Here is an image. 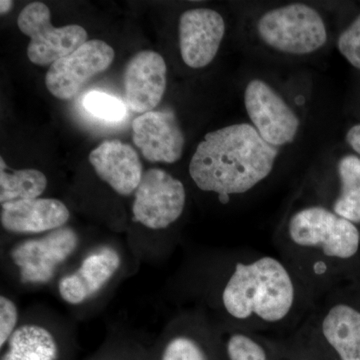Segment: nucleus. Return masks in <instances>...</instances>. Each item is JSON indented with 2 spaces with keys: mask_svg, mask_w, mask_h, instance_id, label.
Instances as JSON below:
<instances>
[{
  "mask_svg": "<svg viewBox=\"0 0 360 360\" xmlns=\"http://www.w3.org/2000/svg\"><path fill=\"white\" fill-rule=\"evenodd\" d=\"M179 32L180 54L184 63L191 68H202L210 65L219 52L225 22L212 9H191L180 16Z\"/></svg>",
  "mask_w": 360,
  "mask_h": 360,
  "instance_id": "9d476101",
  "label": "nucleus"
},
{
  "mask_svg": "<svg viewBox=\"0 0 360 360\" xmlns=\"http://www.w3.org/2000/svg\"><path fill=\"white\" fill-rule=\"evenodd\" d=\"M70 213L63 201L34 198L1 205L0 220L6 231L18 234H39L65 227Z\"/></svg>",
  "mask_w": 360,
  "mask_h": 360,
  "instance_id": "4468645a",
  "label": "nucleus"
},
{
  "mask_svg": "<svg viewBox=\"0 0 360 360\" xmlns=\"http://www.w3.org/2000/svg\"><path fill=\"white\" fill-rule=\"evenodd\" d=\"M115 56L110 44L89 40L70 56L52 63L45 77L47 89L56 98L70 101L89 80L110 68Z\"/></svg>",
  "mask_w": 360,
  "mask_h": 360,
  "instance_id": "1a4fd4ad",
  "label": "nucleus"
},
{
  "mask_svg": "<svg viewBox=\"0 0 360 360\" xmlns=\"http://www.w3.org/2000/svg\"><path fill=\"white\" fill-rule=\"evenodd\" d=\"M20 32L30 37L28 59L45 66L70 56L87 42V32L79 25L54 27L51 11L42 2H32L21 11L18 20Z\"/></svg>",
  "mask_w": 360,
  "mask_h": 360,
  "instance_id": "39448f33",
  "label": "nucleus"
},
{
  "mask_svg": "<svg viewBox=\"0 0 360 360\" xmlns=\"http://www.w3.org/2000/svg\"><path fill=\"white\" fill-rule=\"evenodd\" d=\"M120 265L122 257L115 248H96L84 257L75 272L59 281V295L68 304H82L115 276Z\"/></svg>",
  "mask_w": 360,
  "mask_h": 360,
  "instance_id": "ddd939ff",
  "label": "nucleus"
},
{
  "mask_svg": "<svg viewBox=\"0 0 360 360\" xmlns=\"http://www.w3.org/2000/svg\"><path fill=\"white\" fill-rule=\"evenodd\" d=\"M186 202L182 182L165 170L151 168L135 191L134 220L155 231L167 229L181 217Z\"/></svg>",
  "mask_w": 360,
  "mask_h": 360,
  "instance_id": "423d86ee",
  "label": "nucleus"
},
{
  "mask_svg": "<svg viewBox=\"0 0 360 360\" xmlns=\"http://www.w3.org/2000/svg\"><path fill=\"white\" fill-rule=\"evenodd\" d=\"M18 309L15 302L7 296H0V348L6 347L18 328Z\"/></svg>",
  "mask_w": 360,
  "mask_h": 360,
  "instance_id": "b1692460",
  "label": "nucleus"
},
{
  "mask_svg": "<svg viewBox=\"0 0 360 360\" xmlns=\"http://www.w3.org/2000/svg\"><path fill=\"white\" fill-rule=\"evenodd\" d=\"M134 142L151 162L174 163L184 151V132L172 112L149 111L132 123Z\"/></svg>",
  "mask_w": 360,
  "mask_h": 360,
  "instance_id": "f8f14e48",
  "label": "nucleus"
},
{
  "mask_svg": "<svg viewBox=\"0 0 360 360\" xmlns=\"http://www.w3.org/2000/svg\"><path fill=\"white\" fill-rule=\"evenodd\" d=\"M340 193L335 201L333 212L343 219L360 222V158L347 155L338 162Z\"/></svg>",
  "mask_w": 360,
  "mask_h": 360,
  "instance_id": "a211bd4d",
  "label": "nucleus"
},
{
  "mask_svg": "<svg viewBox=\"0 0 360 360\" xmlns=\"http://www.w3.org/2000/svg\"><path fill=\"white\" fill-rule=\"evenodd\" d=\"M89 161L96 174L118 194L135 193L142 175V165L136 151L120 141H105L92 150Z\"/></svg>",
  "mask_w": 360,
  "mask_h": 360,
  "instance_id": "2eb2a0df",
  "label": "nucleus"
},
{
  "mask_svg": "<svg viewBox=\"0 0 360 360\" xmlns=\"http://www.w3.org/2000/svg\"><path fill=\"white\" fill-rule=\"evenodd\" d=\"M245 105L253 127L274 148L291 143L300 120L281 94L264 80L253 79L245 90Z\"/></svg>",
  "mask_w": 360,
  "mask_h": 360,
  "instance_id": "6e6552de",
  "label": "nucleus"
},
{
  "mask_svg": "<svg viewBox=\"0 0 360 360\" xmlns=\"http://www.w3.org/2000/svg\"><path fill=\"white\" fill-rule=\"evenodd\" d=\"M160 360H210L205 347L193 336L179 333L163 345Z\"/></svg>",
  "mask_w": 360,
  "mask_h": 360,
  "instance_id": "412c9836",
  "label": "nucleus"
},
{
  "mask_svg": "<svg viewBox=\"0 0 360 360\" xmlns=\"http://www.w3.org/2000/svg\"><path fill=\"white\" fill-rule=\"evenodd\" d=\"M338 51L348 63L360 70V14L338 40Z\"/></svg>",
  "mask_w": 360,
  "mask_h": 360,
  "instance_id": "5701e85b",
  "label": "nucleus"
},
{
  "mask_svg": "<svg viewBox=\"0 0 360 360\" xmlns=\"http://www.w3.org/2000/svg\"><path fill=\"white\" fill-rule=\"evenodd\" d=\"M227 314L239 321L255 316L276 323L292 309L295 286L288 269L276 258L264 257L234 267L222 291Z\"/></svg>",
  "mask_w": 360,
  "mask_h": 360,
  "instance_id": "f03ea898",
  "label": "nucleus"
},
{
  "mask_svg": "<svg viewBox=\"0 0 360 360\" xmlns=\"http://www.w3.org/2000/svg\"><path fill=\"white\" fill-rule=\"evenodd\" d=\"M0 202L34 200L44 193L47 186L46 176L37 169L16 170L9 174L6 170L4 158H0Z\"/></svg>",
  "mask_w": 360,
  "mask_h": 360,
  "instance_id": "6ab92c4d",
  "label": "nucleus"
},
{
  "mask_svg": "<svg viewBox=\"0 0 360 360\" xmlns=\"http://www.w3.org/2000/svg\"><path fill=\"white\" fill-rule=\"evenodd\" d=\"M85 110L110 122H118L127 116V106L120 99L101 91H90L84 97Z\"/></svg>",
  "mask_w": 360,
  "mask_h": 360,
  "instance_id": "aec40b11",
  "label": "nucleus"
},
{
  "mask_svg": "<svg viewBox=\"0 0 360 360\" xmlns=\"http://www.w3.org/2000/svg\"><path fill=\"white\" fill-rule=\"evenodd\" d=\"M13 2L9 1V0H1L0 1V13L4 15V14H6L13 8Z\"/></svg>",
  "mask_w": 360,
  "mask_h": 360,
  "instance_id": "a878e982",
  "label": "nucleus"
},
{
  "mask_svg": "<svg viewBox=\"0 0 360 360\" xmlns=\"http://www.w3.org/2000/svg\"><path fill=\"white\" fill-rule=\"evenodd\" d=\"M4 348L0 360H59L60 357L56 335L37 323L18 326Z\"/></svg>",
  "mask_w": 360,
  "mask_h": 360,
  "instance_id": "f3484780",
  "label": "nucleus"
},
{
  "mask_svg": "<svg viewBox=\"0 0 360 360\" xmlns=\"http://www.w3.org/2000/svg\"><path fill=\"white\" fill-rule=\"evenodd\" d=\"M278 150L248 123L229 125L205 135L189 163V174L198 188L219 194L248 193L274 169Z\"/></svg>",
  "mask_w": 360,
  "mask_h": 360,
  "instance_id": "f257e3e1",
  "label": "nucleus"
},
{
  "mask_svg": "<svg viewBox=\"0 0 360 360\" xmlns=\"http://www.w3.org/2000/svg\"><path fill=\"white\" fill-rule=\"evenodd\" d=\"M229 360H270L266 350L255 338L245 333H233L225 343Z\"/></svg>",
  "mask_w": 360,
  "mask_h": 360,
  "instance_id": "4be33fe9",
  "label": "nucleus"
},
{
  "mask_svg": "<svg viewBox=\"0 0 360 360\" xmlns=\"http://www.w3.org/2000/svg\"><path fill=\"white\" fill-rule=\"evenodd\" d=\"M120 360H124V359H120Z\"/></svg>",
  "mask_w": 360,
  "mask_h": 360,
  "instance_id": "bb28decb",
  "label": "nucleus"
},
{
  "mask_svg": "<svg viewBox=\"0 0 360 360\" xmlns=\"http://www.w3.org/2000/svg\"><path fill=\"white\" fill-rule=\"evenodd\" d=\"M167 89V65L158 52L144 51L124 70V99L130 110L146 113L160 104Z\"/></svg>",
  "mask_w": 360,
  "mask_h": 360,
  "instance_id": "9b49d317",
  "label": "nucleus"
},
{
  "mask_svg": "<svg viewBox=\"0 0 360 360\" xmlns=\"http://www.w3.org/2000/svg\"><path fill=\"white\" fill-rule=\"evenodd\" d=\"M322 335L340 360H360V312L349 305L336 304L321 324Z\"/></svg>",
  "mask_w": 360,
  "mask_h": 360,
  "instance_id": "dca6fc26",
  "label": "nucleus"
},
{
  "mask_svg": "<svg viewBox=\"0 0 360 360\" xmlns=\"http://www.w3.org/2000/svg\"><path fill=\"white\" fill-rule=\"evenodd\" d=\"M288 236L295 245L319 250L326 257L348 259L359 248L360 233L354 222L323 206L295 212L288 222Z\"/></svg>",
  "mask_w": 360,
  "mask_h": 360,
  "instance_id": "20e7f679",
  "label": "nucleus"
},
{
  "mask_svg": "<svg viewBox=\"0 0 360 360\" xmlns=\"http://www.w3.org/2000/svg\"><path fill=\"white\" fill-rule=\"evenodd\" d=\"M79 238L70 227H61L39 238L26 239L13 246L11 258L21 281L44 284L53 278L59 266L77 250Z\"/></svg>",
  "mask_w": 360,
  "mask_h": 360,
  "instance_id": "0eeeda50",
  "label": "nucleus"
},
{
  "mask_svg": "<svg viewBox=\"0 0 360 360\" xmlns=\"http://www.w3.org/2000/svg\"><path fill=\"white\" fill-rule=\"evenodd\" d=\"M347 141L355 153H359L360 155V124L354 125V127L348 130Z\"/></svg>",
  "mask_w": 360,
  "mask_h": 360,
  "instance_id": "393cba45",
  "label": "nucleus"
},
{
  "mask_svg": "<svg viewBox=\"0 0 360 360\" xmlns=\"http://www.w3.org/2000/svg\"><path fill=\"white\" fill-rule=\"evenodd\" d=\"M258 37L267 46L291 56H307L328 42L321 14L304 4H290L266 11L257 21Z\"/></svg>",
  "mask_w": 360,
  "mask_h": 360,
  "instance_id": "7ed1b4c3",
  "label": "nucleus"
}]
</instances>
